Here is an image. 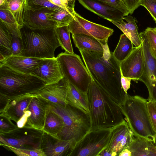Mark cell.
I'll list each match as a JSON object with an SVG mask.
<instances>
[{"label": "cell", "instance_id": "obj_1", "mask_svg": "<svg viewBox=\"0 0 156 156\" xmlns=\"http://www.w3.org/2000/svg\"><path fill=\"white\" fill-rule=\"evenodd\" d=\"M79 51L92 79L116 102L123 104L129 94L122 87L120 63L113 52L109 49L104 53Z\"/></svg>", "mask_w": 156, "mask_h": 156}, {"label": "cell", "instance_id": "obj_2", "mask_svg": "<svg viewBox=\"0 0 156 156\" xmlns=\"http://www.w3.org/2000/svg\"><path fill=\"white\" fill-rule=\"evenodd\" d=\"M87 94L90 130L112 128L125 120L119 104L101 88L92 78Z\"/></svg>", "mask_w": 156, "mask_h": 156}, {"label": "cell", "instance_id": "obj_3", "mask_svg": "<svg viewBox=\"0 0 156 156\" xmlns=\"http://www.w3.org/2000/svg\"><path fill=\"white\" fill-rule=\"evenodd\" d=\"M20 32L23 48L20 56L41 59L55 57V50L61 45L55 28L34 29L24 25Z\"/></svg>", "mask_w": 156, "mask_h": 156}, {"label": "cell", "instance_id": "obj_4", "mask_svg": "<svg viewBox=\"0 0 156 156\" xmlns=\"http://www.w3.org/2000/svg\"><path fill=\"white\" fill-rule=\"evenodd\" d=\"M147 101V99L138 95H129L124 103L119 105V106L126 121L134 134L151 140L155 144L156 134L149 118Z\"/></svg>", "mask_w": 156, "mask_h": 156}, {"label": "cell", "instance_id": "obj_5", "mask_svg": "<svg viewBox=\"0 0 156 156\" xmlns=\"http://www.w3.org/2000/svg\"><path fill=\"white\" fill-rule=\"evenodd\" d=\"M45 85L38 78L15 71L4 65H0V94L8 99L37 93Z\"/></svg>", "mask_w": 156, "mask_h": 156}, {"label": "cell", "instance_id": "obj_6", "mask_svg": "<svg viewBox=\"0 0 156 156\" xmlns=\"http://www.w3.org/2000/svg\"><path fill=\"white\" fill-rule=\"evenodd\" d=\"M51 108L62 118L64 126L58 138L77 142L91 129L90 115L69 104L64 106L50 102Z\"/></svg>", "mask_w": 156, "mask_h": 156}, {"label": "cell", "instance_id": "obj_7", "mask_svg": "<svg viewBox=\"0 0 156 156\" xmlns=\"http://www.w3.org/2000/svg\"><path fill=\"white\" fill-rule=\"evenodd\" d=\"M56 58L63 77L79 90L87 93L92 78L80 56L65 51Z\"/></svg>", "mask_w": 156, "mask_h": 156}, {"label": "cell", "instance_id": "obj_8", "mask_svg": "<svg viewBox=\"0 0 156 156\" xmlns=\"http://www.w3.org/2000/svg\"><path fill=\"white\" fill-rule=\"evenodd\" d=\"M112 128L90 130L77 142L71 156H98L108 144Z\"/></svg>", "mask_w": 156, "mask_h": 156}, {"label": "cell", "instance_id": "obj_9", "mask_svg": "<svg viewBox=\"0 0 156 156\" xmlns=\"http://www.w3.org/2000/svg\"><path fill=\"white\" fill-rule=\"evenodd\" d=\"M44 133L42 130L32 128L18 127L9 132L0 133V144L23 149H40Z\"/></svg>", "mask_w": 156, "mask_h": 156}, {"label": "cell", "instance_id": "obj_10", "mask_svg": "<svg viewBox=\"0 0 156 156\" xmlns=\"http://www.w3.org/2000/svg\"><path fill=\"white\" fill-rule=\"evenodd\" d=\"M68 26L72 35L84 34L94 37L104 44H108V38L114 31L112 29L87 20L76 12Z\"/></svg>", "mask_w": 156, "mask_h": 156}, {"label": "cell", "instance_id": "obj_11", "mask_svg": "<svg viewBox=\"0 0 156 156\" xmlns=\"http://www.w3.org/2000/svg\"><path fill=\"white\" fill-rule=\"evenodd\" d=\"M134 134L125 120L112 128V134L107 145L98 156H115L123 150L127 148Z\"/></svg>", "mask_w": 156, "mask_h": 156}, {"label": "cell", "instance_id": "obj_12", "mask_svg": "<svg viewBox=\"0 0 156 156\" xmlns=\"http://www.w3.org/2000/svg\"><path fill=\"white\" fill-rule=\"evenodd\" d=\"M122 75L133 80H139L142 75L144 61L142 44L134 47L130 54L120 64Z\"/></svg>", "mask_w": 156, "mask_h": 156}, {"label": "cell", "instance_id": "obj_13", "mask_svg": "<svg viewBox=\"0 0 156 156\" xmlns=\"http://www.w3.org/2000/svg\"><path fill=\"white\" fill-rule=\"evenodd\" d=\"M143 52L144 67L139 80L147 87L148 93L156 87V58L152 54L144 31L140 33Z\"/></svg>", "mask_w": 156, "mask_h": 156}, {"label": "cell", "instance_id": "obj_14", "mask_svg": "<svg viewBox=\"0 0 156 156\" xmlns=\"http://www.w3.org/2000/svg\"><path fill=\"white\" fill-rule=\"evenodd\" d=\"M76 143L74 139L64 140L44 133L41 148L46 156H71Z\"/></svg>", "mask_w": 156, "mask_h": 156}, {"label": "cell", "instance_id": "obj_15", "mask_svg": "<svg viewBox=\"0 0 156 156\" xmlns=\"http://www.w3.org/2000/svg\"><path fill=\"white\" fill-rule=\"evenodd\" d=\"M50 102L38 95L37 93L31 99L27 109L30 115L24 127L43 130Z\"/></svg>", "mask_w": 156, "mask_h": 156}, {"label": "cell", "instance_id": "obj_16", "mask_svg": "<svg viewBox=\"0 0 156 156\" xmlns=\"http://www.w3.org/2000/svg\"><path fill=\"white\" fill-rule=\"evenodd\" d=\"M30 74L42 80L45 85L58 82L63 78L56 57L44 59Z\"/></svg>", "mask_w": 156, "mask_h": 156}, {"label": "cell", "instance_id": "obj_17", "mask_svg": "<svg viewBox=\"0 0 156 156\" xmlns=\"http://www.w3.org/2000/svg\"><path fill=\"white\" fill-rule=\"evenodd\" d=\"M36 93L27 94L9 99L4 108L0 111V114L17 123L24 116L31 99Z\"/></svg>", "mask_w": 156, "mask_h": 156}, {"label": "cell", "instance_id": "obj_18", "mask_svg": "<svg viewBox=\"0 0 156 156\" xmlns=\"http://www.w3.org/2000/svg\"><path fill=\"white\" fill-rule=\"evenodd\" d=\"M68 83L63 77L58 82L45 85L37 94L49 102L65 106L68 104Z\"/></svg>", "mask_w": 156, "mask_h": 156}, {"label": "cell", "instance_id": "obj_19", "mask_svg": "<svg viewBox=\"0 0 156 156\" xmlns=\"http://www.w3.org/2000/svg\"><path fill=\"white\" fill-rule=\"evenodd\" d=\"M85 8L110 22H118L125 15L118 10L98 0H78Z\"/></svg>", "mask_w": 156, "mask_h": 156}, {"label": "cell", "instance_id": "obj_20", "mask_svg": "<svg viewBox=\"0 0 156 156\" xmlns=\"http://www.w3.org/2000/svg\"><path fill=\"white\" fill-rule=\"evenodd\" d=\"M51 10L44 9L35 11L24 10V25L32 29H53L57 27L56 22L48 19L47 13Z\"/></svg>", "mask_w": 156, "mask_h": 156}, {"label": "cell", "instance_id": "obj_21", "mask_svg": "<svg viewBox=\"0 0 156 156\" xmlns=\"http://www.w3.org/2000/svg\"><path fill=\"white\" fill-rule=\"evenodd\" d=\"M44 59L31 57L11 56L0 62L16 71L30 74Z\"/></svg>", "mask_w": 156, "mask_h": 156}, {"label": "cell", "instance_id": "obj_22", "mask_svg": "<svg viewBox=\"0 0 156 156\" xmlns=\"http://www.w3.org/2000/svg\"><path fill=\"white\" fill-rule=\"evenodd\" d=\"M74 44L79 49L104 53L109 49L108 44H104L97 39L81 34L72 35Z\"/></svg>", "mask_w": 156, "mask_h": 156}, {"label": "cell", "instance_id": "obj_23", "mask_svg": "<svg viewBox=\"0 0 156 156\" xmlns=\"http://www.w3.org/2000/svg\"><path fill=\"white\" fill-rule=\"evenodd\" d=\"M127 148L132 156H156V146L152 141L134 134Z\"/></svg>", "mask_w": 156, "mask_h": 156}, {"label": "cell", "instance_id": "obj_24", "mask_svg": "<svg viewBox=\"0 0 156 156\" xmlns=\"http://www.w3.org/2000/svg\"><path fill=\"white\" fill-rule=\"evenodd\" d=\"M121 30L132 41L135 47L142 44L141 40L135 20L130 15L124 16L118 22L111 21Z\"/></svg>", "mask_w": 156, "mask_h": 156}, {"label": "cell", "instance_id": "obj_25", "mask_svg": "<svg viewBox=\"0 0 156 156\" xmlns=\"http://www.w3.org/2000/svg\"><path fill=\"white\" fill-rule=\"evenodd\" d=\"M68 83L66 97L68 104L89 114V105L87 93L80 91L72 84Z\"/></svg>", "mask_w": 156, "mask_h": 156}, {"label": "cell", "instance_id": "obj_26", "mask_svg": "<svg viewBox=\"0 0 156 156\" xmlns=\"http://www.w3.org/2000/svg\"><path fill=\"white\" fill-rule=\"evenodd\" d=\"M64 126L62 118L52 110L50 104L47 112L43 131L53 137L58 138V134Z\"/></svg>", "mask_w": 156, "mask_h": 156}, {"label": "cell", "instance_id": "obj_27", "mask_svg": "<svg viewBox=\"0 0 156 156\" xmlns=\"http://www.w3.org/2000/svg\"><path fill=\"white\" fill-rule=\"evenodd\" d=\"M0 8V22L12 35L22 37L21 28L16 19L9 9L8 4Z\"/></svg>", "mask_w": 156, "mask_h": 156}, {"label": "cell", "instance_id": "obj_28", "mask_svg": "<svg viewBox=\"0 0 156 156\" xmlns=\"http://www.w3.org/2000/svg\"><path fill=\"white\" fill-rule=\"evenodd\" d=\"M11 34L0 22V62L12 56Z\"/></svg>", "mask_w": 156, "mask_h": 156}, {"label": "cell", "instance_id": "obj_29", "mask_svg": "<svg viewBox=\"0 0 156 156\" xmlns=\"http://www.w3.org/2000/svg\"><path fill=\"white\" fill-rule=\"evenodd\" d=\"M133 48L132 41L123 33L120 36L119 42L113 52V55L120 63L130 54Z\"/></svg>", "mask_w": 156, "mask_h": 156}, {"label": "cell", "instance_id": "obj_30", "mask_svg": "<svg viewBox=\"0 0 156 156\" xmlns=\"http://www.w3.org/2000/svg\"><path fill=\"white\" fill-rule=\"evenodd\" d=\"M75 12L62 9L57 11L51 10L47 13V16L49 19L57 23V27H60L68 26Z\"/></svg>", "mask_w": 156, "mask_h": 156}, {"label": "cell", "instance_id": "obj_31", "mask_svg": "<svg viewBox=\"0 0 156 156\" xmlns=\"http://www.w3.org/2000/svg\"><path fill=\"white\" fill-rule=\"evenodd\" d=\"M55 30L62 48L66 52L74 53L70 39V33L68 26L57 27L55 28Z\"/></svg>", "mask_w": 156, "mask_h": 156}, {"label": "cell", "instance_id": "obj_32", "mask_svg": "<svg viewBox=\"0 0 156 156\" xmlns=\"http://www.w3.org/2000/svg\"><path fill=\"white\" fill-rule=\"evenodd\" d=\"M44 9L54 11L64 9L53 5L48 0H24V10L34 11Z\"/></svg>", "mask_w": 156, "mask_h": 156}, {"label": "cell", "instance_id": "obj_33", "mask_svg": "<svg viewBox=\"0 0 156 156\" xmlns=\"http://www.w3.org/2000/svg\"><path fill=\"white\" fill-rule=\"evenodd\" d=\"M24 0H11L8 2L9 9L21 28L24 26Z\"/></svg>", "mask_w": 156, "mask_h": 156}, {"label": "cell", "instance_id": "obj_34", "mask_svg": "<svg viewBox=\"0 0 156 156\" xmlns=\"http://www.w3.org/2000/svg\"><path fill=\"white\" fill-rule=\"evenodd\" d=\"M2 146L19 156H46L42 148L31 149L18 148L7 145Z\"/></svg>", "mask_w": 156, "mask_h": 156}, {"label": "cell", "instance_id": "obj_35", "mask_svg": "<svg viewBox=\"0 0 156 156\" xmlns=\"http://www.w3.org/2000/svg\"><path fill=\"white\" fill-rule=\"evenodd\" d=\"M144 32L151 53L156 58V28L148 27Z\"/></svg>", "mask_w": 156, "mask_h": 156}, {"label": "cell", "instance_id": "obj_36", "mask_svg": "<svg viewBox=\"0 0 156 156\" xmlns=\"http://www.w3.org/2000/svg\"><path fill=\"white\" fill-rule=\"evenodd\" d=\"M8 117L0 114V133H8L18 127Z\"/></svg>", "mask_w": 156, "mask_h": 156}, {"label": "cell", "instance_id": "obj_37", "mask_svg": "<svg viewBox=\"0 0 156 156\" xmlns=\"http://www.w3.org/2000/svg\"><path fill=\"white\" fill-rule=\"evenodd\" d=\"M147 105L150 122L156 134V102L152 100H147Z\"/></svg>", "mask_w": 156, "mask_h": 156}, {"label": "cell", "instance_id": "obj_38", "mask_svg": "<svg viewBox=\"0 0 156 156\" xmlns=\"http://www.w3.org/2000/svg\"><path fill=\"white\" fill-rule=\"evenodd\" d=\"M11 47L12 56H20L23 48L22 37H16L11 34Z\"/></svg>", "mask_w": 156, "mask_h": 156}, {"label": "cell", "instance_id": "obj_39", "mask_svg": "<svg viewBox=\"0 0 156 156\" xmlns=\"http://www.w3.org/2000/svg\"><path fill=\"white\" fill-rule=\"evenodd\" d=\"M118 10L127 16L129 14L128 8L122 0H98Z\"/></svg>", "mask_w": 156, "mask_h": 156}, {"label": "cell", "instance_id": "obj_40", "mask_svg": "<svg viewBox=\"0 0 156 156\" xmlns=\"http://www.w3.org/2000/svg\"><path fill=\"white\" fill-rule=\"evenodd\" d=\"M140 5L148 10L156 23V0H141Z\"/></svg>", "mask_w": 156, "mask_h": 156}, {"label": "cell", "instance_id": "obj_41", "mask_svg": "<svg viewBox=\"0 0 156 156\" xmlns=\"http://www.w3.org/2000/svg\"><path fill=\"white\" fill-rule=\"evenodd\" d=\"M128 8L129 14H132L140 4L141 0H122Z\"/></svg>", "mask_w": 156, "mask_h": 156}, {"label": "cell", "instance_id": "obj_42", "mask_svg": "<svg viewBox=\"0 0 156 156\" xmlns=\"http://www.w3.org/2000/svg\"><path fill=\"white\" fill-rule=\"evenodd\" d=\"M131 80L129 78L124 77L122 75L121 79L122 85L124 90L126 93H127V91L130 88Z\"/></svg>", "mask_w": 156, "mask_h": 156}, {"label": "cell", "instance_id": "obj_43", "mask_svg": "<svg viewBox=\"0 0 156 156\" xmlns=\"http://www.w3.org/2000/svg\"><path fill=\"white\" fill-rule=\"evenodd\" d=\"M53 5L71 12H74L75 10H72L67 7L62 2L61 0H48Z\"/></svg>", "mask_w": 156, "mask_h": 156}, {"label": "cell", "instance_id": "obj_44", "mask_svg": "<svg viewBox=\"0 0 156 156\" xmlns=\"http://www.w3.org/2000/svg\"><path fill=\"white\" fill-rule=\"evenodd\" d=\"M63 3L68 8L75 10L74 7L76 0H61Z\"/></svg>", "mask_w": 156, "mask_h": 156}, {"label": "cell", "instance_id": "obj_45", "mask_svg": "<svg viewBox=\"0 0 156 156\" xmlns=\"http://www.w3.org/2000/svg\"><path fill=\"white\" fill-rule=\"evenodd\" d=\"M118 156H132L131 152L128 148H126L122 151Z\"/></svg>", "mask_w": 156, "mask_h": 156}, {"label": "cell", "instance_id": "obj_46", "mask_svg": "<svg viewBox=\"0 0 156 156\" xmlns=\"http://www.w3.org/2000/svg\"><path fill=\"white\" fill-rule=\"evenodd\" d=\"M147 100H152L156 102V89L151 93L149 94Z\"/></svg>", "mask_w": 156, "mask_h": 156}, {"label": "cell", "instance_id": "obj_47", "mask_svg": "<svg viewBox=\"0 0 156 156\" xmlns=\"http://www.w3.org/2000/svg\"><path fill=\"white\" fill-rule=\"evenodd\" d=\"M5 0H0V6L3 5L5 2Z\"/></svg>", "mask_w": 156, "mask_h": 156}, {"label": "cell", "instance_id": "obj_48", "mask_svg": "<svg viewBox=\"0 0 156 156\" xmlns=\"http://www.w3.org/2000/svg\"><path fill=\"white\" fill-rule=\"evenodd\" d=\"M6 1L8 2H9V1H10V0H6Z\"/></svg>", "mask_w": 156, "mask_h": 156}, {"label": "cell", "instance_id": "obj_49", "mask_svg": "<svg viewBox=\"0 0 156 156\" xmlns=\"http://www.w3.org/2000/svg\"><path fill=\"white\" fill-rule=\"evenodd\" d=\"M7 3H8V2H7ZM1 6H0V7H1Z\"/></svg>", "mask_w": 156, "mask_h": 156}]
</instances>
